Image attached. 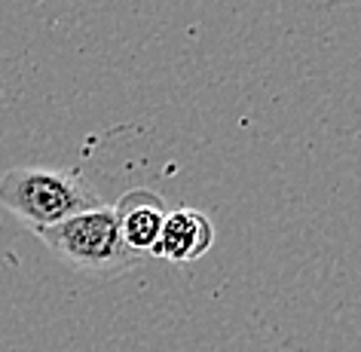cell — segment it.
Instances as JSON below:
<instances>
[{"label": "cell", "instance_id": "cell-1", "mask_svg": "<svg viewBox=\"0 0 361 352\" xmlns=\"http://www.w3.org/2000/svg\"><path fill=\"white\" fill-rule=\"evenodd\" d=\"M0 205L31 233L102 205L95 187L77 171L47 166H16L0 175Z\"/></svg>", "mask_w": 361, "mask_h": 352}, {"label": "cell", "instance_id": "cell-2", "mask_svg": "<svg viewBox=\"0 0 361 352\" xmlns=\"http://www.w3.org/2000/svg\"><path fill=\"white\" fill-rule=\"evenodd\" d=\"M34 236L68 267L92 276H123L141 264V255L132 251L120 236L114 205H95L80 214L37 230Z\"/></svg>", "mask_w": 361, "mask_h": 352}, {"label": "cell", "instance_id": "cell-3", "mask_svg": "<svg viewBox=\"0 0 361 352\" xmlns=\"http://www.w3.org/2000/svg\"><path fill=\"white\" fill-rule=\"evenodd\" d=\"M212 245H214L212 218L200 209L180 205V209H169L150 255L169 260V264H193L202 255H209Z\"/></svg>", "mask_w": 361, "mask_h": 352}, {"label": "cell", "instance_id": "cell-4", "mask_svg": "<svg viewBox=\"0 0 361 352\" xmlns=\"http://www.w3.org/2000/svg\"><path fill=\"white\" fill-rule=\"evenodd\" d=\"M116 224H120V236L132 251L138 255H150L153 242H157L162 221L169 214L166 200L150 190V187H132L129 193H123L114 205Z\"/></svg>", "mask_w": 361, "mask_h": 352}]
</instances>
